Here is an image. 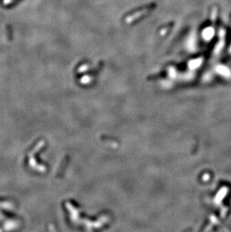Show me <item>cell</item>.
<instances>
[{"label": "cell", "mask_w": 231, "mask_h": 232, "mask_svg": "<svg viewBox=\"0 0 231 232\" xmlns=\"http://www.w3.org/2000/svg\"><path fill=\"white\" fill-rule=\"evenodd\" d=\"M227 192H228V188L223 187L222 189H221V190L218 192V193L217 194L216 197H215V200H214V201H215V204H219L222 201V200L224 199V197H225V195L227 194Z\"/></svg>", "instance_id": "cell-1"}, {"label": "cell", "mask_w": 231, "mask_h": 232, "mask_svg": "<svg viewBox=\"0 0 231 232\" xmlns=\"http://www.w3.org/2000/svg\"><path fill=\"white\" fill-rule=\"evenodd\" d=\"M210 220H211V223H212V225H217V224H218V219H217L215 216H211Z\"/></svg>", "instance_id": "cell-2"}]
</instances>
